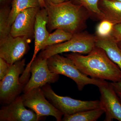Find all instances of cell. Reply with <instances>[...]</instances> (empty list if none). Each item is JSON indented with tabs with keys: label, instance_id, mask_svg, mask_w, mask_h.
Instances as JSON below:
<instances>
[{
	"label": "cell",
	"instance_id": "1",
	"mask_svg": "<svg viewBox=\"0 0 121 121\" xmlns=\"http://www.w3.org/2000/svg\"><path fill=\"white\" fill-rule=\"evenodd\" d=\"M65 56L70 59L83 74L92 78L112 82L121 81V69L101 48L95 46L86 56L72 52Z\"/></svg>",
	"mask_w": 121,
	"mask_h": 121
},
{
	"label": "cell",
	"instance_id": "2",
	"mask_svg": "<svg viewBox=\"0 0 121 121\" xmlns=\"http://www.w3.org/2000/svg\"><path fill=\"white\" fill-rule=\"evenodd\" d=\"M48 14L47 27L49 32L60 29L73 35L82 31L91 15L83 7L69 0L58 4H46Z\"/></svg>",
	"mask_w": 121,
	"mask_h": 121
},
{
	"label": "cell",
	"instance_id": "3",
	"mask_svg": "<svg viewBox=\"0 0 121 121\" xmlns=\"http://www.w3.org/2000/svg\"><path fill=\"white\" fill-rule=\"evenodd\" d=\"M48 68L52 73L65 76L76 83L81 91L86 86L92 84L99 86L106 81L89 78L83 74L70 59L56 54L47 59Z\"/></svg>",
	"mask_w": 121,
	"mask_h": 121
},
{
	"label": "cell",
	"instance_id": "4",
	"mask_svg": "<svg viewBox=\"0 0 121 121\" xmlns=\"http://www.w3.org/2000/svg\"><path fill=\"white\" fill-rule=\"evenodd\" d=\"M96 41L95 35L82 31L74 34L68 41L45 48L40 52L39 56L48 59L54 55L64 52L88 54L96 46Z\"/></svg>",
	"mask_w": 121,
	"mask_h": 121
},
{
	"label": "cell",
	"instance_id": "5",
	"mask_svg": "<svg viewBox=\"0 0 121 121\" xmlns=\"http://www.w3.org/2000/svg\"><path fill=\"white\" fill-rule=\"evenodd\" d=\"M25 59L9 65L8 71L0 82V102L3 105L10 104L20 96L26 84L20 82V75L25 70Z\"/></svg>",
	"mask_w": 121,
	"mask_h": 121
},
{
	"label": "cell",
	"instance_id": "6",
	"mask_svg": "<svg viewBox=\"0 0 121 121\" xmlns=\"http://www.w3.org/2000/svg\"><path fill=\"white\" fill-rule=\"evenodd\" d=\"M45 97L63 116L71 115L84 111L102 108L99 100L85 101L56 94L48 83L41 87Z\"/></svg>",
	"mask_w": 121,
	"mask_h": 121
},
{
	"label": "cell",
	"instance_id": "7",
	"mask_svg": "<svg viewBox=\"0 0 121 121\" xmlns=\"http://www.w3.org/2000/svg\"><path fill=\"white\" fill-rule=\"evenodd\" d=\"M26 107L34 111L38 121L44 116H52L57 121H62L63 114L46 99L41 87L33 89L21 95Z\"/></svg>",
	"mask_w": 121,
	"mask_h": 121
},
{
	"label": "cell",
	"instance_id": "8",
	"mask_svg": "<svg viewBox=\"0 0 121 121\" xmlns=\"http://www.w3.org/2000/svg\"><path fill=\"white\" fill-rule=\"evenodd\" d=\"M30 72L31 76L24 87V94L33 89L42 87L48 83L56 82L59 78V75L50 71L47 59L39 56L36 57L32 63Z\"/></svg>",
	"mask_w": 121,
	"mask_h": 121
},
{
	"label": "cell",
	"instance_id": "9",
	"mask_svg": "<svg viewBox=\"0 0 121 121\" xmlns=\"http://www.w3.org/2000/svg\"><path fill=\"white\" fill-rule=\"evenodd\" d=\"M31 40L26 36L14 37L9 34L0 40V58L9 65L22 59L29 50Z\"/></svg>",
	"mask_w": 121,
	"mask_h": 121
},
{
	"label": "cell",
	"instance_id": "10",
	"mask_svg": "<svg viewBox=\"0 0 121 121\" xmlns=\"http://www.w3.org/2000/svg\"><path fill=\"white\" fill-rule=\"evenodd\" d=\"M48 20V14L46 9L45 8H40L37 12L36 17L34 31V53L32 58L26 65L24 71L21 76V79L23 81H27L29 79L30 67L32 63L36 58L39 52L42 50L43 45L50 35L47 27Z\"/></svg>",
	"mask_w": 121,
	"mask_h": 121
},
{
	"label": "cell",
	"instance_id": "11",
	"mask_svg": "<svg viewBox=\"0 0 121 121\" xmlns=\"http://www.w3.org/2000/svg\"><path fill=\"white\" fill-rule=\"evenodd\" d=\"M100 92L101 108L105 113L104 121L116 119L121 121V101L111 82H106L98 87Z\"/></svg>",
	"mask_w": 121,
	"mask_h": 121
},
{
	"label": "cell",
	"instance_id": "12",
	"mask_svg": "<svg viewBox=\"0 0 121 121\" xmlns=\"http://www.w3.org/2000/svg\"><path fill=\"white\" fill-rule=\"evenodd\" d=\"M40 8L26 9L18 13L11 26V35L14 37L24 36L30 40L33 39L36 17Z\"/></svg>",
	"mask_w": 121,
	"mask_h": 121
},
{
	"label": "cell",
	"instance_id": "13",
	"mask_svg": "<svg viewBox=\"0 0 121 121\" xmlns=\"http://www.w3.org/2000/svg\"><path fill=\"white\" fill-rule=\"evenodd\" d=\"M20 95L0 110V121H37V116L32 110L27 109Z\"/></svg>",
	"mask_w": 121,
	"mask_h": 121
},
{
	"label": "cell",
	"instance_id": "14",
	"mask_svg": "<svg viewBox=\"0 0 121 121\" xmlns=\"http://www.w3.org/2000/svg\"><path fill=\"white\" fill-rule=\"evenodd\" d=\"M100 21L107 20L114 25L121 24V2L114 0H99Z\"/></svg>",
	"mask_w": 121,
	"mask_h": 121
},
{
	"label": "cell",
	"instance_id": "15",
	"mask_svg": "<svg viewBox=\"0 0 121 121\" xmlns=\"http://www.w3.org/2000/svg\"><path fill=\"white\" fill-rule=\"evenodd\" d=\"M96 37L95 46L104 50L110 59L119 67L121 71V50L117 43L110 35L105 37L96 36Z\"/></svg>",
	"mask_w": 121,
	"mask_h": 121
},
{
	"label": "cell",
	"instance_id": "16",
	"mask_svg": "<svg viewBox=\"0 0 121 121\" xmlns=\"http://www.w3.org/2000/svg\"><path fill=\"white\" fill-rule=\"evenodd\" d=\"M40 7L39 0H13L9 17V24L12 26L17 16L21 11L30 8Z\"/></svg>",
	"mask_w": 121,
	"mask_h": 121
},
{
	"label": "cell",
	"instance_id": "17",
	"mask_svg": "<svg viewBox=\"0 0 121 121\" xmlns=\"http://www.w3.org/2000/svg\"><path fill=\"white\" fill-rule=\"evenodd\" d=\"M105 113L102 108L82 111L69 115L63 116V121H96Z\"/></svg>",
	"mask_w": 121,
	"mask_h": 121
},
{
	"label": "cell",
	"instance_id": "18",
	"mask_svg": "<svg viewBox=\"0 0 121 121\" xmlns=\"http://www.w3.org/2000/svg\"><path fill=\"white\" fill-rule=\"evenodd\" d=\"M73 34L60 29H57L51 33L43 44L42 50L49 46L56 45L68 41L73 36ZM41 50V51H42Z\"/></svg>",
	"mask_w": 121,
	"mask_h": 121
},
{
	"label": "cell",
	"instance_id": "19",
	"mask_svg": "<svg viewBox=\"0 0 121 121\" xmlns=\"http://www.w3.org/2000/svg\"><path fill=\"white\" fill-rule=\"evenodd\" d=\"M10 9L4 6L0 9V40L4 39L11 34V26L9 24Z\"/></svg>",
	"mask_w": 121,
	"mask_h": 121
},
{
	"label": "cell",
	"instance_id": "20",
	"mask_svg": "<svg viewBox=\"0 0 121 121\" xmlns=\"http://www.w3.org/2000/svg\"><path fill=\"white\" fill-rule=\"evenodd\" d=\"M75 4L83 7L89 12L91 17L99 20L101 12L98 7L99 0H70Z\"/></svg>",
	"mask_w": 121,
	"mask_h": 121
},
{
	"label": "cell",
	"instance_id": "21",
	"mask_svg": "<svg viewBox=\"0 0 121 121\" xmlns=\"http://www.w3.org/2000/svg\"><path fill=\"white\" fill-rule=\"evenodd\" d=\"M114 24L107 20L101 21L97 26L95 35L99 37H105L110 35Z\"/></svg>",
	"mask_w": 121,
	"mask_h": 121
},
{
	"label": "cell",
	"instance_id": "22",
	"mask_svg": "<svg viewBox=\"0 0 121 121\" xmlns=\"http://www.w3.org/2000/svg\"><path fill=\"white\" fill-rule=\"evenodd\" d=\"M110 35L117 43L121 41V24L114 25Z\"/></svg>",
	"mask_w": 121,
	"mask_h": 121
},
{
	"label": "cell",
	"instance_id": "23",
	"mask_svg": "<svg viewBox=\"0 0 121 121\" xmlns=\"http://www.w3.org/2000/svg\"><path fill=\"white\" fill-rule=\"evenodd\" d=\"M9 65L4 59L0 58V80H2L7 74Z\"/></svg>",
	"mask_w": 121,
	"mask_h": 121
},
{
	"label": "cell",
	"instance_id": "24",
	"mask_svg": "<svg viewBox=\"0 0 121 121\" xmlns=\"http://www.w3.org/2000/svg\"><path fill=\"white\" fill-rule=\"evenodd\" d=\"M115 91L121 99V81L117 82H111Z\"/></svg>",
	"mask_w": 121,
	"mask_h": 121
},
{
	"label": "cell",
	"instance_id": "25",
	"mask_svg": "<svg viewBox=\"0 0 121 121\" xmlns=\"http://www.w3.org/2000/svg\"><path fill=\"white\" fill-rule=\"evenodd\" d=\"M45 4H58L68 1L69 0H44Z\"/></svg>",
	"mask_w": 121,
	"mask_h": 121
},
{
	"label": "cell",
	"instance_id": "26",
	"mask_svg": "<svg viewBox=\"0 0 121 121\" xmlns=\"http://www.w3.org/2000/svg\"><path fill=\"white\" fill-rule=\"evenodd\" d=\"M40 7L41 8H45L46 7V4L44 0H39Z\"/></svg>",
	"mask_w": 121,
	"mask_h": 121
},
{
	"label": "cell",
	"instance_id": "27",
	"mask_svg": "<svg viewBox=\"0 0 121 121\" xmlns=\"http://www.w3.org/2000/svg\"><path fill=\"white\" fill-rule=\"evenodd\" d=\"M117 44L118 47H119V48H120V49H121V41L118 42Z\"/></svg>",
	"mask_w": 121,
	"mask_h": 121
},
{
	"label": "cell",
	"instance_id": "28",
	"mask_svg": "<svg viewBox=\"0 0 121 121\" xmlns=\"http://www.w3.org/2000/svg\"><path fill=\"white\" fill-rule=\"evenodd\" d=\"M6 0H0V3H2V2H4V1H5Z\"/></svg>",
	"mask_w": 121,
	"mask_h": 121
},
{
	"label": "cell",
	"instance_id": "29",
	"mask_svg": "<svg viewBox=\"0 0 121 121\" xmlns=\"http://www.w3.org/2000/svg\"><path fill=\"white\" fill-rule=\"evenodd\" d=\"M114 0L117 1H121V0Z\"/></svg>",
	"mask_w": 121,
	"mask_h": 121
}]
</instances>
